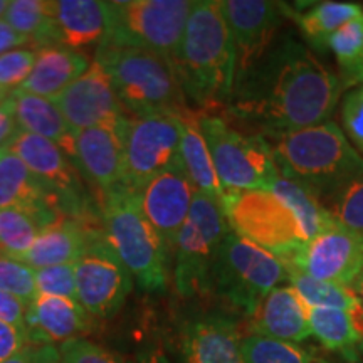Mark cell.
Masks as SVG:
<instances>
[{"instance_id": "6da1fadb", "label": "cell", "mask_w": 363, "mask_h": 363, "mask_svg": "<svg viewBox=\"0 0 363 363\" xmlns=\"http://www.w3.org/2000/svg\"><path fill=\"white\" fill-rule=\"evenodd\" d=\"M345 84L293 35H279L269 51L234 83L227 110L262 136L331 120Z\"/></svg>"}, {"instance_id": "7a4b0ae2", "label": "cell", "mask_w": 363, "mask_h": 363, "mask_svg": "<svg viewBox=\"0 0 363 363\" xmlns=\"http://www.w3.org/2000/svg\"><path fill=\"white\" fill-rule=\"evenodd\" d=\"M172 66L187 103L201 110L229 104L235 54L219 0L194 2Z\"/></svg>"}, {"instance_id": "3957f363", "label": "cell", "mask_w": 363, "mask_h": 363, "mask_svg": "<svg viewBox=\"0 0 363 363\" xmlns=\"http://www.w3.org/2000/svg\"><path fill=\"white\" fill-rule=\"evenodd\" d=\"M264 138L279 175L315 192L321 201L363 175V157L333 120Z\"/></svg>"}, {"instance_id": "277c9868", "label": "cell", "mask_w": 363, "mask_h": 363, "mask_svg": "<svg viewBox=\"0 0 363 363\" xmlns=\"http://www.w3.org/2000/svg\"><path fill=\"white\" fill-rule=\"evenodd\" d=\"M103 233L131 278L145 293H162L169 284L170 252L140 211L136 195L125 185L101 195Z\"/></svg>"}, {"instance_id": "5b68a950", "label": "cell", "mask_w": 363, "mask_h": 363, "mask_svg": "<svg viewBox=\"0 0 363 363\" xmlns=\"http://www.w3.org/2000/svg\"><path fill=\"white\" fill-rule=\"evenodd\" d=\"M96 61L110 74L128 116H184L190 111L174 66L165 57L145 49L101 44Z\"/></svg>"}, {"instance_id": "8992f818", "label": "cell", "mask_w": 363, "mask_h": 363, "mask_svg": "<svg viewBox=\"0 0 363 363\" xmlns=\"http://www.w3.org/2000/svg\"><path fill=\"white\" fill-rule=\"evenodd\" d=\"M283 281H288V271L279 257L229 233L212 267L211 293L249 318L262 298Z\"/></svg>"}, {"instance_id": "52a82bcc", "label": "cell", "mask_w": 363, "mask_h": 363, "mask_svg": "<svg viewBox=\"0 0 363 363\" xmlns=\"http://www.w3.org/2000/svg\"><path fill=\"white\" fill-rule=\"evenodd\" d=\"M230 233L219 201L195 192L174 246V283L182 298L211 293L212 267Z\"/></svg>"}, {"instance_id": "ba28073f", "label": "cell", "mask_w": 363, "mask_h": 363, "mask_svg": "<svg viewBox=\"0 0 363 363\" xmlns=\"http://www.w3.org/2000/svg\"><path fill=\"white\" fill-rule=\"evenodd\" d=\"M219 203L230 233L279 259L291 256L306 242L296 217L269 190H225Z\"/></svg>"}, {"instance_id": "9c48e42d", "label": "cell", "mask_w": 363, "mask_h": 363, "mask_svg": "<svg viewBox=\"0 0 363 363\" xmlns=\"http://www.w3.org/2000/svg\"><path fill=\"white\" fill-rule=\"evenodd\" d=\"M111 4L110 35L103 44L135 48L174 61L192 0H130Z\"/></svg>"}, {"instance_id": "30bf717a", "label": "cell", "mask_w": 363, "mask_h": 363, "mask_svg": "<svg viewBox=\"0 0 363 363\" xmlns=\"http://www.w3.org/2000/svg\"><path fill=\"white\" fill-rule=\"evenodd\" d=\"M217 177L225 190H269L279 177L266 138L259 133H242L222 116L199 118Z\"/></svg>"}, {"instance_id": "8fae6325", "label": "cell", "mask_w": 363, "mask_h": 363, "mask_svg": "<svg viewBox=\"0 0 363 363\" xmlns=\"http://www.w3.org/2000/svg\"><path fill=\"white\" fill-rule=\"evenodd\" d=\"M180 118L175 115L128 116L123 125V185L142 189L179 160Z\"/></svg>"}, {"instance_id": "7c38bea8", "label": "cell", "mask_w": 363, "mask_h": 363, "mask_svg": "<svg viewBox=\"0 0 363 363\" xmlns=\"http://www.w3.org/2000/svg\"><path fill=\"white\" fill-rule=\"evenodd\" d=\"M7 150L19 157L27 169L52 194L62 216L94 222L91 201L81 182L79 172L56 143L19 130Z\"/></svg>"}, {"instance_id": "4fadbf2b", "label": "cell", "mask_w": 363, "mask_h": 363, "mask_svg": "<svg viewBox=\"0 0 363 363\" xmlns=\"http://www.w3.org/2000/svg\"><path fill=\"white\" fill-rule=\"evenodd\" d=\"M74 279L79 305L88 315L101 320L115 316L133 289L130 271L104 234L94 239L74 262Z\"/></svg>"}, {"instance_id": "5bb4252c", "label": "cell", "mask_w": 363, "mask_h": 363, "mask_svg": "<svg viewBox=\"0 0 363 363\" xmlns=\"http://www.w3.org/2000/svg\"><path fill=\"white\" fill-rule=\"evenodd\" d=\"M281 261L313 279L352 288L363 269V239L335 222Z\"/></svg>"}, {"instance_id": "9a60e30c", "label": "cell", "mask_w": 363, "mask_h": 363, "mask_svg": "<svg viewBox=\"0 0 363 363\" xmlns=\"http://www.w3.org/2000/svg\"><path fill=\"white\" fill-rule=\"evenodd\" d=\"M51 101L74 133L94 126L121 128L128 118L116 96L110 74L96 59L81 78L62 89Z\"/></svg>"}, {"instance_id": "2e32d148", "label": "cell", "mask_w": 363, "mask_h": 363, "mask_svg": "<svg viewBox=\"0 0 363 363\" xmlns=\"http://www.w3.org/2000/svg\"><path fill=\"white\" fill-rule=\"evenodd\" d=\"M235 54V81L242 78L278 39L283 6L267 0H219ZM234 81V83H235Z\"/></svg>"}, {"instance_id": "e0dca14e", "label": "cell", "mask_w": 363, "mask_h": 363, "mask_svg": "<svg viewBox=\"0 0 363 363\" xmlns=\"http://www.w3.org/2000/svg\"><path fill=\"white\" fill-rule=\"evenodd\" d=\"M135 195L140 211L160 235L172 256L177 235L187 219L195 195L180 157L142 189L135 190Z\"/></svg>"}, {"instance_id": "ac0fdd59", "label": "cell", "mask_w": 363, "mask_h": 363, "mask_svg": "<svg viewBox=\"0 0 363 363\" xmlns=\"http://www.w3.org/2000/svg\"><path fill=\"white\" fill-rule=\"evenodd\" d=\"M238 321L208 311L187 318L179 330L180 363H242Z\"/></svg>"}, {"instance_id": "d6986e66", "label": "cell", "mask_w": 363, "mask_h": 363, "mask_svg": "<svg viewBox=\"0 0 363 363\" xmlns=\"http://www.w3.org/2000/svg\"><path fill=\"white\" fill-rule=\"evenodd\" d=\"M125 125V123H123ZM123 126H94L74 133L72 163L101 194L123 185Z\"/></svg>"}, {"instance_id": "ffe728a7", "label": "cell", "mask_w": 363, "mask_h": 363, "mask_svg": "<svg viewBox=\"0 0 363 363\" xmlns=\"http://www.w3.org/2000/svg\"><path fill=\"white\" fill-rule=\"evenodd\" d=\"M4 208L27 212L40 222L43 229L65 217L52 194L7 148L0 150V211Z\"/></svg>"}, {"instance_id": "44dd1931", "label": "cell", "mask_w": 363, "mask_h": 363, "mask_svg": "<svg viewBox=\"0 0 363 363\" xmlns=\"http://www.w3.org/2000/svg\"><path fill=\"white\" fill-rule=\"evenodd\" d=\"M247 335L301 343L311 337L308 306L291 284H279L262 298L247 321Z\"/></svg>"}, {"instance_id": "7402d4cb", "label": "cell", "mask_w": 363, "mask_h": 363, "mask_svg": "<svg viewBox=\"0 0 363 363\" xmlns=\"http://www.w3.org/2000/svg\"><path fill=\"white\" fill-rule=\"evenodd\" d=\"M104 234L96 222L78 220L71 217H62L54 224L44 227L33 246L21 256L11 257L22 264L35 267H49L59 264H74L86 247L94 239Z\"/></svg>"}, {"instance_id": "603a6c76", "label": "cell", "mask_w": 363, "mask_h": 363, "mask_svg": "<svg viewBox=\"0 0 363 363\" xmlns=\"http://www.w3.org/2000/svg\"><path fill=\"white\" fill-rule=\"evenodd\" d=\"M88 328V313L67 298L35 294L26 313L27 343L54 345L81 338Z\"/></svg>"}, {"instance_id": "cb8c5ba5", "label": "cell", "mask_w": 363, "mask_h": 363, "mask_svg": "<svg viewBox=\"0 0 363 363\" xmlns=\"http://www.w3.org/2000/svg\"><path fill=\"white\" fill-rule=\"evenodd\" d=\"M57 44L72 51L101 45L110 35L111 4L98 0L54 2Z\"/></svg>"}, {"instance_id": "d4e9b609", "label": "cell", "mask_w": 363, "mask_h": 363, "mask_svg": "<svg viewBox=\"0 0 363 363\" xmlns=\"http://www.w3.org/2000/svg\"><path fill=\"white\" fill-rule=\"evenodd\" d=\"M89 65V56L86 52L72 51L61 44L44 45L38 49L30 74L17 89L52 99L81 78Z\"/></svg>"}, {"instance_id": "484cf974", "label": "cell", "mask_w": 363, "mask_h": 363, "mask_svg": "<svg viewBox=\"0 0 363 363\" xmlns=\"http://www.w3.org/2000/svg\"><path fill=\"white\" fill-rule=\"evenodd\" d=\"M13 113L22 131L51 140L72 162L74 157V131L51 99L35 96L26 91H12Z\"/></svg>"}, {"instance_id": "4316f807", "label": "cell", "mask_w": 363, "mask_h": 363, "mask_svg": "<svg viewBox=\"0 0 363 363\" xmlns=\"http://www.w3.org/2000/svg\"><path fill=\"white\" fill-rule=\"evenodd\" d=\"M180 163L187 174L195 192L206 194L220 201L225 189L217 177L214 162L203 138L199 118L189 111L180 118Z\"/></svg>"}, {"instance_id": "83f0119b", "label": "cell", "mask_w": 363, "mask_h": 363, "mask_svg": "<svg viewBox=\"0 0 363 363\" xmlns=\"http://www.w3.org/2000/svg\"><path fill=\"white\" fill-rule=\"evenodd\" d=\"M360 16H363V7L358 4L325 0V2L310 4L306 11L294 13L293 17L308 44H311L318 51H328L326 43L330 35Z\"/></svg>"}, {"instance_id": "f1b7e54d", "label": "cell", "mask_w": 363, "mask_h": 363, "mask_svg": "<svg viewBox=\"0 0 363 363\" xmlns=\"http://www.w3.org/2000/svg\"><path fill=\"white\" fill-rule=\"evenodd\" d=\"M269 192H272L281 202H284L296 217L303 233H305L306 242L335 224L333 217L325 207L321 197H318L315 192L308 190L296 182L278 177L271 184Z\"/></svg>"}, {"instance_id": "f546056e", "label": "cell", "mask_w": 363, "mask_h": 363, "mask_svg": "<svg viewBox=\"0 0 363 363\" xmlns=\"http://www.w3.org/2000/svg\"><path fill=\"white\" fill-rule=\"evenodd\" d=\"M308 321L313 337L325 348L342 353L343 357L357 352L358 343L363 340L353 321V315L348 311L308 306Z\"/></svg>"}, {"instance_id": "4dcf8cb0", "label": "cell", "mask_w": 363, "mask_h": 363, "mask_svg": "<svg viewBox=\"0 0 363 363\" xmlns=\"http://www.w3.org/2000/svg\"><path fill=\"white\" fill-rule=\"evenodd\" d=\"M6 22L30 44L39 48L57 44L54 2L49 0H12L9 2Z\"/></svg>"}, {"instance_id": "1f68e13d", "label": "cell", "mask_w": 363, "mask_h": 363, "mask_svg": "<svg viewBox=\"0 0 363 363\" xmlns=\"http://www.w3.org/2000/svg\"><path fill=\"white\" fill-rule=\"evenodd\" d=\"M288 271L289 284L296 289V293L303 298L306 306L310 308H337L358 316L363 313V308L358 301L357 294L350 286L326 283V281L313 279L293 267L284 266Z\"/></svg>"}, {"instance_id": "d6a6232c", "label": "cell", "mask_w": 363, "mask_h": 363, "mask_svg": "<svg viewBox=\"0 0 363 363\" xmlns=\"http://www.w3.org/2000/svg\"><path fill=\"white\" fill-rule=\"evenodd\" d=\"M242 363H315V352L301 343L279 342L259 335L242 337Z\"/></svg>"}, {"instance_id": "836d02e7", "label": "cell", "mask_w": 363, "mask_h": 363, "mask_svg": "<svg viewBox=\"0 0 363 363\" xmlns=\"http://www.w3.org/2000/svg\"><path fill=\"white\" fill-rule=\"evenodd\" d=\"M40 230L43 225L35 217L16 208H4L0 211V254L21 256L33 246Z\"/></svg>"}, {"instance_id": "e575fe53", "label": "cell", "mask_w": 363, "mask_h": 363, "mask_svg": "<svg viewBox=\"0 0 363 363\" xmlns=\"http://www.w3.org/2000/svg\"><path fill=\"white\" fill-rule=\"evenodd\" d=\"M323 203L338 225L363 239V175L328 195Z\"/></svg>"}, {"instance_id": "d590c367", "label": "cell", "mask_w": 363, "mask_h": 363, "mask_svg": "<svg viewBox=\"0 0 363 363\" xmlns=\"http://www.w3.org/2000/svg\"><path fill=\"white\" fill-rule=\"evenodd\" d=\"M326 49L337 57L342 76L352 71L363 54V16L347 22L331 34Z\"/></svg>"}, {"instance_id": "8d00e7d4", "label": "cell", "mask_w": 363, "mask_h": 363, "mask_svg": "<svg viewBox=\"0 0 363 363\" xmlns=\"http://www.w3.org/2000/svg\"><path fill=\"white\" fill-rule=\"evenodd\" d=\"M34 272L33 267L0 254V291L19 298L22 303L29 306V303L38 294Z\"/></svg>"}, {"instance_id": "74e56055", "label": "cell", "mask_w": 363, "mask_h": 363, "mask_svg": "<svg viewBox=\"0 0 363 363\" xmlns=\"http://www.w3.org/2000/svg\"><path fill=\"white\" fill-rule=\"evenodd\" d=\"M340 128L363 157V84L353 86L340 99Z\"/></svg>"}, {"instance_id": "f35d334b", "label": "cell", "mask_w": 363, "mask_h": 363, "mask_svg": "<svg viewBox=\"0 0 363 363\" xmlns=\"http://www.w3.org/2000/svg\"><path fill=\"white\" fill-rule=\"evenodd\" d=\"M35 289L39 294H49V296L67 298L78 301L76 294V279H74V264H59L40 267L34 272Z\"/></svg>"}, {"instance_id": "ab89813d", "label": "cell", "mask_w": 363, "mask_h": 363, "mask_svg": "<svg viewBox=\"0 0 363 363\" xmlns=\"http://www.w3.org/2000/svg\"><path fill=\"white\" fill-rule=\"evenodd\" d=\"M59 353L65 363H128L121 353L83 337L61 343Z\"/></svg>"}, {"instance_id": "60d3db41", "label": "cell", "mask_w": 363, "mask_h": 363, "mask_svg": "<svg viewBox=\"0 0 363 363\" xmlns=\"http://www.w3.org/2000/svg\"><path fill=\"white\" fill-rule=\"evenodd\" d=\"M38 49H13L0 56V86L17 89L33 71Z\"/></svg>"}, {"instance_id": "b9f144b4", "label": "cell", "mask_w": 363, "mask_h": 363, "mask_svg": "<svg viewBox=\"0 0 363 363\" xmlns=\"http://www.w3.org/2000/svg\"><path fill=\"white\" fill-rule=\"evenodd\" d=\"M27 305L12 294L0 291V321L26 331Z\"/></svg>"}, {"instance_id": "7bdbcfd3", "label": "cell", "mask_w": 363, "mask_h": 363, "mask_svg": "<svg viewBox=\"0 0 363 363\" xmlns=\"http://www.w3.org/2000/svg\"><path fill=\"white\" fill-rule=\"evenodd\" d=\"M27 345L26 331L0 321V363L21 352Z\"/></svg>"}, {"instance_id": "ee69618b", "label": "cell", "mask_w": 363, "mask_h": 363, "mask_svg": "<svg viewBox=\"0 0 363 363\" xmlns=\"http://www.w3.org/2000/svg\"><path fill=\"white\" fill-rule=\"evenodd\" d=\"M17 133H19V125H17L16 113H13V101L11 94V98L0 103V150L7 148Z\"/></svg>"}, {"instance_id": "f6af8a7d", "label": "cell", "mask_w": 363, "mask_h": 363, "mask_svg": "<svg viewBox=\"0 0 363 363\" xmlns=\"http://www.w3.org/2000/svg\"><path fill=\"white\" fill-rule=\"evenodd\" d=\"M30 44L24 35H21L16 29H12L6 21H0V56L9 51H13V48Z\"/></svg>"}, {"instance_id": "bcb514c9", "label": "cell", "mask_w": 363, "mask_h": 363, "mask_svg": "<svg viewBox=\"0 0 363 363\" xmlns=\"http://www.w3.org/2000/svg\"><path fill=\"white\" fill-rule=\"evenodd\" d=\"M133 363H172L160 345H145L136 353Z\"/></svg>"}, {"instance_id": "7dc6e473", "label": "cell", "mask_w": 363, "mask_h": 363, "mask_svg": "<svg viewBox=\"0 0 363 363\" xmlns=\"http://www.w3.org/2000/svg\"><path fill=\"white\" fill-rule=\"evenodd\" d=\"M33 363H65V362H62L59 348L54 347V345H39V347H35L34 345Z\"/></svg>"}, {"instance_id": "c3c4849f", "label": "cell", "mask_w": 363, "mask_h": 363, "mask_svg": "<svg viewBox=\"0 0 363 363\" xmlns=\"http://www.w3.org/2000/svg\"><path fill=\"white\" fill-rule=\"evenodd\" d=\"M340 78H342L345 88H353V86L363 84V54L360 61L357 62V66L352 71H348L347 74L340 76Z\"/></svg>"}, {"instance_id": "681fc988", "label": "cell", "mask_w": 363, "mask_h": 363, "mask_svg": "<svg viewBox=\"0 0 363 363\" xmlns=\"http://www.w3.org/2000/svg\"><path fill=\"white\" fill-rule=\"evenodd\" d=\"M33 357H34V345L27 343L21 352H17L16 355L11 357L4 363H33Z\"/></svg>"}, {"instance_id": "f907efd6", "label": "cell", "mask_w": 363, "mask_h": 363, "mask_svg": "<svg viewBox=\"0 0 363 363\" xmlns=\"http://www.w3.org/2000/svg\"><path fill=\"white\" fill-rule=\"evenodd\" d=\"M352 289H353V293L357 294L358 301H360V305H362V308H363V269H362L360 274L357 276V279L353 281Z\"/></svg>"}, {"instance_id": "816d5d0a", "label": "cell", "mask_w": 363, "mask_h": 363, "mask_svg": "<svg viewBox=\"0 0 363 363\" xmlns=\"http://www.w3.org/2000/svg\"><path fill=\"white\" fill-rule=\"evenodd\" d=\"M343 358H345V360H347V363H363L358 350L353 352V353H348V355H345Z\"/></svg>"}, {"instance_id": "f5cc1de1", "label": "cell", "mask_w": 363, "mask_h": 363, "mask_svg": "<svg viewBox=\"0 0 363 363\" xmlns=\"http://www.w3.org/2000/svg\"><path fill=\"white\" fill-rule=\"evenodd\" d=\"M11 94H12L11 89H6V88H2V86H0V103L6 101L7 98H11Z\"/></svg>"}, {"instance_id": "db71d44e", "label": "cell", "mask_w": 363, "mask_h": 363, "mask_svg": "<svg viewBox=\"0 0 363 363\" xmlns=\"http://www.w3.org/2000/svg\"><path fill=\"white\" fill-rule=\"evenodd\" d=\"M7 7H9V2H6V0H0V17L6 16Z\"/></svg>"}, {"instance_id": "11a10c76", "label": "cell", "mask_w": 363, "mask_h": 363, "mask_svg": "<svg viewBox=\"0 0 363 363\" xmlns=\"http://www.w3.org/2000/svg\"><path fill=\"white\" fill-rule=\"evenodd\" d=\"M358 353H360V357H362V360H363V340L360 343H358Z\"/></svg>"}, {"instance_id": "9f6ffc18", "label": "cell", "mask_w": 363, "mask_h": 363, "mask_svg": "<svg viewBox=\"0 0 363 363\" xmlns=\"http://www.w3.org/2000/svg\"><path fill=\"white\" fill-rule=\"evenodd\" d=\"M315 363H326L325 360H315Z\"/></svg>"}]
</instances>
